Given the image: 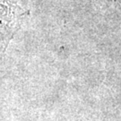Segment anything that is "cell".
<instances>
[{"label":"cell","instance_id":"1","mask_svg":"<svg viewBox=\"0 0 121 121\" xmlns=\"http://www.w3.org/2000/svg\"><path fill=\"white\" fill-rule=\"evenodd\" d=\"M22 8L0 2V55L4 51L13 33L17 30Z\"/></svg>","mask_w":121,"mask_h":121},{"label":"cell","instance_id":"2","mask_svg":"<svg viewBox=\"0 0 121 121\" xmlns=\"http://www.w3.org/2000/svg\"><path fill=\"white\" fill-rule=\"evenodd\" d=\"M20 0H0V2H4L6 4H13V5H18Z\"/></svg>","mask_w":121,"mask_h":121}]
</instances>
